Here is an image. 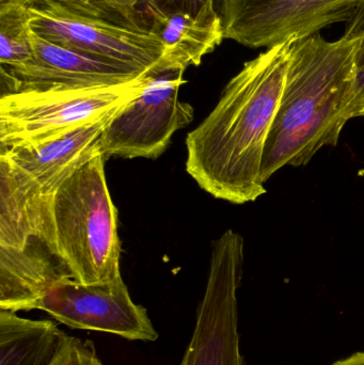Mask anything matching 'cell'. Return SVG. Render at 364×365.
I'll list each match as a JSON object with an SVG mask.
<instances>
[{
  "label": "cell",
  "mask_w": 364,
  "mask_h": 365,
  "mask_svg": "<svg viewBox=\"0 0 364 365\" xmlns=\"http://www.w3.org/2000/svg\"><path fill=\"white\" fill-rule=\"evenodd\" d=\"M243 268V237L228 230L213 244L207 289L180 365H245L237 304Z\"/></svg>",
  "instance_id": "5"
},
{
  "label": "cell",
  "mask_w": 364,
  "mask_h": 365,
  "mask_svg": "<svg viewBox=\"0 0 364 365\" xmlns=\"http://www.w3.org/2000/svg\"><path fill=\"white\" fill-rule=\"evenodd\" d=\"M30 27L41 38L149 72L162 55V45L151 30H137L100 19L72 14L49 4L27 6Z\"/></svg>",
  "instance_id": "9"
},
{
  "label": "cell",
  "mask_w": 364,
  "mask_h": 365,
  "mask_svg": "<svg viewBox=\"0 0 364 365\" xmlns=\"http://www.w3.org/2000/svg\"><path fill=\"white\" fill-rule=\"evenodd\" d=\"M49 200L0 155V247L23 248L34 238L48 247Z\"/></svg>",
  "instance_id": "14"
},
{
  "label": "cell",
  "mask_w": 364,
  "mask_h": 365,
  "mask_svg": "<svg viewBox=\"0 0 364 365\" xmlns=\"http://www.w3.org/2000/svg\"><path fill=\"white\" fill-rule=\"evenodd\" d=\"M292 43L246 62L214 110L186 137V171L217 199L245 204L266 192L263 155L284 93Z\"/></svg>",
  "instance_id": "1"
},
{
  "label": "cell",
  "mask_w": 364,
  "mask_h": 365,
  "mask_svg": "<svg viewBox=\"0 0 364 365\" xmlns=\"http://www.w3.org/2000/svg\"><path fill=\"white\" fill-rule=\"evenodd\" d=\"M207 1L209 0H13V4L21 6L53 4L78 16L100 19L132 29L149 30L145 14L139 9L143 4H154L166 11L197 12ZM216 1L222 6L224 0Z\"/></svg>",
  "instance_id": "16"
},
{
  "label": "cell",
  "mask_w": 364,
  "mask_h": 365,
  "mask_svg": "<svg viewBox=\"0 0 364 365\" xmlns=\"http://www.w3.org/2000/svg\"><path fill=\"white\" fill-rule=\"evenodd\" d=\"M360 40L327 41L320 34L294 40L284 93L265 145L266 182L286 166L301 167L324 147H336L354 119Z\"/></svg>",
  "instance_id": "2"
},
{
  "label": "cell",
  "mask_w": 364,
  "mask_h": 365,
  "mask_svg": "<svg viewBox=\"0 0 364 365\" xmlns=\"http://www.w3.org/2000/svg\"><path fill=\"white\" fill-rule=\"evenodd\" d=\"M51 365H103L93 344L75 336H66V342Z\"/></svg>",
  "instance_id": "19"
},
{
  "label": "cell",
  "mask_w": 364,
  "mask_h": 365,
  "mask_svg": "<svg viewBox=\"0 0 364 365\" xmlns=\"http://www.w3.org/2000/svg\"><path fill=\"white\" fill-rule=\"evenodd\" d=\"M68 278L66 266L38 238L23 248L0 247V310H36L47 292Z\"/></svg>",
  "instance_id": "13"
},
{
  "label": "cell",
  "mask_w": 364,
  "mask_h": 365,
  "mask_svg": "<svg viewBox=\"0 0 364 365\" xmlns=\"http://www.w3.org/2000/svg\"><path fill=\"white\" fill-rule=\"evenodd\" d=\"M115 115L44 140L1 148L0 155L38 185L45 195H51L83 165L102 153L100 138Z\"/></svg>",
  "instance_id": "11"
},
{
  "label": "cell",
  "mask_w": 364,
  "mask_h": 365,
  "mask_svg": "<svg viewBox=\"0 0 364 365\" xmlns=\"http://www.w3.org/2000/svg\"><path fill=\"white\" fill-rule=\"evenodd\" d=\"M147 78V72L134 81L108 87L4 93L0 98V148L44 140L115 115L143 91Z\"/></svg>",
  "instance_id": "4"
},
{
  "label": "cell",
  "mask_w": 364,
  "mask_h": 365,
  "mask_svg": "<svg viewBox=\"0 0 364 365\" xmlns=\"http://www.w3.org/2000/svg\"><path fill=\"white\" fill-rule=\"evenodd\" d=\"M361 0H224V38L250 48L278 46L348 23Z\"/></svg>",
  "instance_id": "7"
},
{
  "label": "cell",
  "mask_w": 364,
  "mask_h": 365,
  "mask_svg": "<svg viewBox=\"0 0 364 365\" xmlns=\"http://www.w3.org/2000/svg\"><path fill=\"white\" fill-rule=\"evenodd\" d=\"M66 336L51 319L0 310V365H51Z\"/></svg>",
  "instance_id": "15"
},
{
  "label": "cell",
  "mask_w": 364,
  "mask_h": 365,
  "mask_svg": "<svg viewBox=\"0 0 364 365\" xmlns=\"http://www.w3.org/2000/svg\"><path fill=\"white\" fill-rule=\"evenodd\" d=\"M32 14L27 6L0 4V64L4 68L26 63L33 58Z\"/></svg>",
  "instance_id": "17"
},
{
  "label": "cell",
  "mask_w": 364,
  "mask_h": 365,
  "mask_svg": "<svg viewBox=\"0 0 364 365\" xmlns=\"http://www.w3.org/2000/svg\"><path fill=\"white\" fill-rule=\"evenodd\" d=\"M33 58L11 68L1 66L2 83L10 92L51 88H94L121 85L143 73L132 66L60 46L31 31ZM149 73V72H147Z\"/></svg>",
  "instance_id": "10"
},
{
  "label": "cell",
  "mask_w": 364,
  "mask_h": 365,
  "mask_svg": "<svg viewBox=\"0 0 364 365\" xmlns=\"http://www.w3.org/2000/svg\"><path fill=\"white\" fill-rule=\"evenodd\" d=\"M104 154L66 180L49 200L48 248L83 284L121 276L118 212L111 199Z\"/></svg>",
  "instance_id": "3"
},
{
  "label": "cell",
  "mask_w": 364,
  "mask_h": 365,
  "mask_svg": "<svg viewBox=\"0 0 364 365\" xmlns=\"http://www.w3.org/2000/svg\"><path fill=\"white\" fill-rule=\"evenodd\" d=\"M150 30L162 45V55L149 74L200 66L224 40L220 4L205 2L197 12L166 11L151 4L140 6Z\"/></svg>",
  "instance_id": "12"
},
{
  "label": "cell",
  "mask_w": 364,
  "mask_h": 365,
  "mask_svg": "<svg viewBox=\"0 0 364 365\" xmlns=\"http://www.w3.org/2000/svg\"><path fill=\"white\" fill-rule=\"evenodd\" d=\"M183 71L149 74L143 91L118 111L100 138L105 158H157L175 132L194 120V108L180 101Z\"/></svg>",
  "instance_id": "6"
},
{
  "label": "cell",
  "mask_w": 364,
  "mask_h": 365,
  "mask_svg": "<svg viewBox=\"0 0 364 365\" xmlns=\"http://www.w3.org/2000/svg\"><path fill=\"white\" fill-rule=\"evenodd\" d=\"M333 365H364V351L353 354L350 357L343 358Z\"/></svg>",
  "instance_id": "20"
},
{
  "label": "cell",
  "mask_w": 364,
  "mask_h": 365,
  "mask_svg": "<svg viewBox=\"0 0 364 365\" xmlns=\"http://www.w3.org/2000/svg\"><path fill=\"white\" fill-rule=\"evenodd\" d=\"M36 310L73 329L107 332L142 342L158 339L147 309L132 302L122 277L98 284L66 279L47 292Z\"/></svg>",
  "instance_id": "8"
},
{
  "label": "cell",
  "mask_w": 364,
  "mask_h": 365,
  "mask_svg": "<svg viewBox=\"0 0 364 365\" xmlns=\"http://www.w3.org/2000/svg\"><path fill=\"white\" fill-rule=\"evenodd\" d=\"M342 38L346 40H360L357 53V73L354 91V117H364V0L348 23Z\"/></svg>",
  "instance_id": "18"
}]
</instances>
